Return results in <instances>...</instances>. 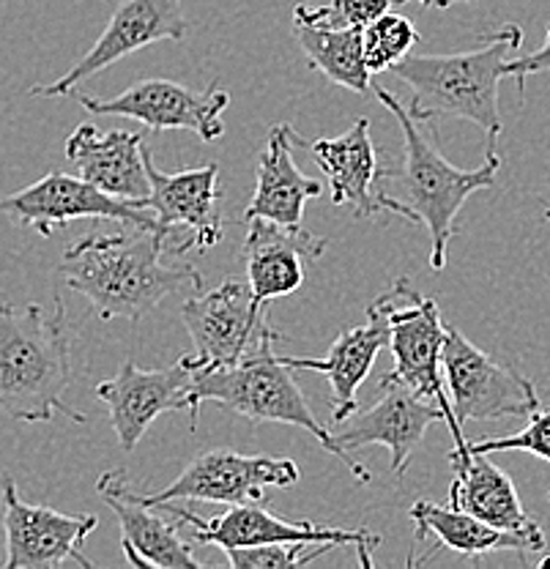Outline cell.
Here are the masks:
<instances>
[{
    "mask_svg": "<svg viewBox=\"0 0 550 569\" xmlns=\"http://www.w3.org/2000/svg\"><path fill=\"white\" fill-rule=\"evenodd\" d=\"M274 340L263 342L258 351L244 356L241 361L228 367H198L189 387L187 411L192 419V427H198V417L203 402H217L228 411L241 413L250 422H274L291 425L310 432L329 455L342 460V466L359 479L370 482V471L359 460L351 458V452L340 447L331 436L329 427L321 425L310 402L301 395L299 383L293 381V370L282 365L280 356L274 353Z\"/></svg>",
    "mask_w": 550,
    "mask_h": 569,
    "instance_id": "5",
    "label": "cell"
},
{
    "mask_svg": "<svg viewBox=\"0 0 550 569\" xmlns=\"http://www.w3.org/2000/svg\"><path fill=\"white\" fill-rule=\"evenodd\" d=\"M72 383V329L63 301L56 299L50 312L41 305H0V413L17 422H50L63 413L86 425V413L63 400Z\"/></svg>",
    "mask_w": 550,
    "mask_h": 569,
    "instance_id": "2",
    "label": "cell"
},
{
    "mask_svg": "<svg viewBox=\"0 0 550 569\" xmlns=\"http://www.w3.org/2000/svg\"><path fill=\"white\" fill-rule=\"evenodd\" d=\"M452 462V485L449 503L460 512H469L482 523L496 526L512 533L534 539L540 548H548L540 523L523 509L514 482L504 468L496 466L490 455L466 452L463 458H449Z\"/></svg>",
    "mask_w": 550,
    "mask_h": 569,
    "instance_id": "21",
    "label": "cell"
},
{
    "mask_svg": "<svg viewBox=\"0 0 550 569\" xmlns=\"http://www.w3.org/2000/svg\"><path fill=\"white\" fill-rule=\"evenodd\" d=\"M469 452L474 455L529 452L550 462V411L537 408V411L529 417V425H526L520 432H512V436L469 441Z\"/></svg>",
    "mask_w": 550,
    "mask_h": 569,
    "instance_id": "30",
    "label": "cell"
},
{
    "mask_svg": "<svg viewBox=\"0 0 550 569\" xmlns=\"http://www.w3.org/2000/svg\"><path fill=\"white\" fill-rule=\"evenodd\" d=\"M301 468L291 458L241 455L233 449H211L198 455L164 490L140 496L148 507L168 501H214V503H266V488H293Z\"/></svg>",
    "mask_w": 550,
    "mask_h": 569,
    "instance_id": "11",
    "label": "cell"
},
{
    "mask_svg": "<svg viewBox=\"0 0 550 569\" xmlns=\"http://www.w3.org/2000/svg\"><path fill=\"white\" fill-rule=\"evenodd\" d=\"M194 367L181 356L173 367L143 370L127 359L116 378L97 383V397L108 406L110 425L123 452H134L146 430L168 411H187Z\"/></svg>",
    "mask_w": 550,
    "mask_h": 569,
    "instance_id": "17",
    "label": "cell"
},
{
    "mask_svg": "<svg viewBox=\"0 0 550 569\" xmlns=\"http://www.w3.org/2000/svg\"><path fill=\"white\" fill-rule=\"evenodd\" d=\"M143 162L151 189L143 200H138V206L157 217L159 228L170 236V241H181V254L187 252V241L179 236V228L189 230L192 247L209 249L220 244L224 236L222 192L217 183L220 164L211 162L181 173H162L148 148H143Z\"/></svg>",
    "mask_w": 550,
    "mask_h": 569,
    "instance_id": "16",
    "label": "cell"
},
{
    "mask_svg": "<svg viewBox=\"0 0 550 569\" xmlns=\"http://www.w3.org/2000/svg\"><path fill=\"white\" fill-rule=\"evenodd\" d=\"M394 0H329V3L310 9L296 6L293 20L304 26L329 28V31H348V28H364L376 17L387 14Z\"/></svg>",
    "mask_w": 550,
    "mask_h": 569,
    "instance_id": "29",
    "label": "cell"
},
{
    "mask_svg": "<svg viewBox=\"0 0 550 569\" xmlns=\"http://www.w3.org/2000/svg\"><path fill=\"white\" fill-rule=\"evenodd\" d=\"M441 365L449 402L460 427L507 417L529 419L537 408H542L537 387L529 378L484 353L454 326H447Z\"/></svg>",
    "mask_w": 550,
    "mask_h": 569,
    "instance_id": "8",
    "label": "cell"
},
{
    "mask_svg": "<svg viewBox=\"0 0 550 569\" xmlns=\"http://www.w3.org/2000/svg\"><path fill=\"white\" fill-rule=\"evenodd\" d=\"M192 340V367H228L258 351L263 342L286 340L271 323L269 305L252 296L250 284L224 280L214 290L192 293L181 307Z\"/></svg>",
    "mask_w": 550,
    "mask_h": 569,
    "instance_id": "7",
    "label": "cell"
},
{
    "mask_svg": "<svg viewBox=\"0 0 550 569\" xmlns=\"http://www.w3.org/2000/svg\"><path fill=\"white\" fill-rule=\"evenodd\" d=\"M293 148H307V142L293 132L291 123H277L258 157L256 194L247 206L244 222L269 219L280 224H301L307 200L321 194V181L296 168Z\"/></svg>",
    "mask_w": 550,
    "mask_h": 569,
    "instance_id": "24",
    "label": "cell"
},
{
    "mask_svg": "<svg viewBox=\"0 0 550 569\" xmlns=\"http://www.w3.org/2000/svg\"><path fill=\"white\" fill-rule=\"evenodd\" d=\"M389 342V323L383 316L381 305L372 301L367 307V323L351 326V329L340 331L334 346L329 348L327 359H307V356H280L282 365L291 370H310L321 372L331 387V400H334V411H331V422H342L357 411V395L359 387L370 376L372 365H376L381 348Z\"/></svg>",
    "mask_w": 550,
    "mask_h": 569,
    "instance_id": "22",
    "label": "cell"
},
{
    "mask_svg": "<svg viewBox=\"0 0 550 569\" xmlns=\"http://www.w3.org/2000/svg\"><path fill=\"white\" fill-rule=\"evenodd\" d=\"M376 88L378 102L387 107L398 121L406 142V159L400 170L381 173V181L398 183L400 194L392 198L400 206V219L419 224L430 233V266L441 271L447 266V249L454 236V219L466 200L474 192L490 189L499 176L501 159L496 151H488L484 162L474 170H460L447 162L436 134H428L419 121H413L408 107L387 88ZM389 194V192H387Z\"/></svg>",
    "mask_w": 550,
    "mask_h": 569,
    "instance_id": "3",
    "label": "cell"
},
{
    "mask_svg": "<svg viewBox=\"0 0 550 569\" xmlns=\"http://www.w3.org/2000/svg\"><path fill=\"white\" fill-rule=\"evenodd\" d=\"M413 520V545H422L433 539L441 550H452V553L466 556V559L479 561L488 553H499V550H512V553H546V548L534 542V539L523 537V533H512L496 526L482 523L469 512H460L454 507H441L436 501H417L411 507Z\"/></svg>",
    "mask_w": 550,
    "mask_h": 569,
    "instance_id": "25",
    "label": "cell"
},
{
    "mask_svg": "<svg viewBox=\"0 0 550 569\" xmlns=\"http://www.w3.org/2000/svg\"><path fill=\"white\" fill-rule=\"evenodd\" d=\"M293 36L307 56L310 69L327 74L334 86L348 88L353 93H364L370 88V71H367L362 56V28L329 31V28L304 26V22L293 20Z\"/></svg>",
    "mask_w": 550,
    "mask_h": 569,
    "instance_id": "26",
    "label": "cell"
},
{
    "mask_svg": "<svg viewBox=\"0 0 550 569\" xmlns=\"http://www.w3.org/2000/svg\"><path fill=\"white\" fill-rule=\"evenodd\" d=\"M383 316L389 323V342L394 356L392 376L417 391L424 400L436 402L443 413V425L452 432V452L449 458H463L469 452V441L463 427L458 425L449 402L447 383H443L441 351L447 340V323L436 299L419 293L408 277H400L389 290L378 296Z\"/></svg>",
    "mask_w": 550,
    "mask_h": 569,
    "instance_id": "6",
    "label": "cell"
},
{
    "mask_svg": "<svg viewBox=\"0 0 550 569\" xmlns=\"http://www.w3.org/2000/svg\"><path fill=\"white\" fill-rule=\"evenodd\" d=\"M67 159L80 170V178L118 200H132L138 206L151 189L140 132H99L91 123H80L67 140Z\"/></svg>",
    "mask_w": 550,
    "mask_h": 569,
    "instance_id": "23",
    "label": "cell"
},
{
    "mask_svg": "<svg viewBox=\"0 0 550 569\" xmlns=\"http://www.w3.org/2000/svg\"><path fill=\"white\" fill-rule=\"evenodd\" d=\"M80 104L93 116H121L143 123L151 132H192L203 142H214L224 134L222 116L230 104V93L220 82L206 91H192L173 80H140L112 99L80 97Z\"/></svg>",
    "mask_w": 550,
    "mask_h": 569,
    "instance_id": "12",
    "label": "cell"
},
{
    "mask_svg": "<svg viewBox=\"0 0 550 569\" xmlns=\"http://www.w3.org/2000/svg\"><path fill=\"white\" fill-rule=\"evenodd\" d=\"M540 71H550V28L546 36V44H542L540 50L529 52V56L523 58H510V61L504 63V77H514V80H518L520 97L526 93V77L540 74Z\"/></svg>",
    "mask_w": 550,
    "mask_h": 569,
    "instance_id": "31",
    "label": "cell"
},
{
    "mask_svg": "<svg viewBox=\"0 0 550 569\" xmlns=\"http://www.w3.org/2000/svg\"><path fill=\"white\" fill-rule=\"evenodd\" d=\"M546 219H548V222H550V209H548V211H546Z\"/></svg>",
    "mask_w": 550,
    "mask_h": 569,
    "instance_id": "33",
    "label": "cell"
},
{
    "mask_svg": "<svg viewBox=\"0 0 550 569\" xmlns=\"http://www.w3.org/2000/svg\"><path fill=\"white\" fill-rule=\"evenodd\" d=\"M394 3H408V0H394ZM417 3L428 6V9H449L454 3H477V0H417Z\"/></svg>",
    "mask_w": 550,
    "mask_h": 569,
    "instance_id": "32",
    "label": "cell"
},
{
    "mask_svg": "<svg viewBox=\"0 0 550 569\" xmlns=\"http://www.w3.org/2000/svg\"><path fill=\"white\" fill-rule=\"evenodd\" d=\"M181 3L183 0H121L116 14L110 17L108 28L93 41L91 50L61 80L50 82V86H33L31 97H74L82 82L102 74L104 69H110L121 58L146 50L157 41H183L189 22L183 17Z\"/></svg>",
    "mask_w": 550,
    "mask_h": 569,
    "instance_id": "13",
    "label": "cell"
},
{
    "mask_svg": "<svg viewBox=\"0 0 550 569\" xmlns=\"http://www.w3.org/2000/svg\"><path fill=\"white\" fill-rule=\"evenodd\" d=\"M413 44H419L417 28L408 17L394 14L392 9L362 28V56L370 74L392 69L411 52Z\"/></svg>",
    "mask_w": 550,
    "mask_h": 569,
    "instance_id": "27",
    "label": "cell"
},
{
    "mask_svg": "<svg viewBox=\"0 0 550 569\" xmlns=\"http://www.w3.org/2000/svg\"><path fill=\"white\" fill-rule=\"evenodd\" d=\"M436 422H443L441 408L387 372L378 383V400L370 408H357L342 422H334L337 430H331V436L346 452L372 443L387 447L392 473L400 477L422 443L424 432Z\"/></svg>",
    "mask_w": 550,
    "mask_h": 569,
    "instance_id": "15",
    "label": "cell"
},
{
    "mask_svg": "<svg viewBox=\"0 0 550 569\" xmlns=\"http://www.w3.org/2000/svg\"><path fill=\"white\" fill-rule=\"evenodd\" d=\"M247 239L241 260L247 284L263 305L291 296L304 284L307 263L327 252L329 239L310 233L301 224H280L269 219H247Z\"/></svg>",
    "mask_w": 550,
    "mask_h": 569,
    "instance_id": "18",
    "label": "cell"
},
{
    "mask_svg": "<svg viewBox=\"0 0 550 569\" xmlns=\"http://www.w3.org/2000/svg\"><path fill=\"white\" fill-rule=\"evenodd\" d=\"M170 241L159 230L127 228L123 233H88L67 247L58 277L86 296L102 320H140L168 296L198 293L203 277L187 263H162Z\"/></svg>",
    "mask_w": 550,
    "mask_h": 569,
    "instance_id": "1",
    "label": "cell"
},
{
    "mask_svg": "<svg viewBox=\"0 0 550 569\" xmlns=\"http://www.w3.org/2000/svg\"><path fill=\"white\" fill-rule=\"evenodd\" d=\"M523 44L518 26H504L488 33L482 47L452 56H406L394 63L392 74L411 88L408 104L413 121L436 118H463L488 134V151H496L501 134L499 82L504 80V63Z\"/></svg>",
    "mask_w": 550,
    "mask_h": 569,
    "instance_id": "4",
    "label": "cell"
},
{
    "mask_svg": "<svg viewBox=\"0 0 550 569\" xmlns=\"http://www.w3.org/2000/svg\"><path fill=\"white\" fill-rule=\"evenodd\" d=\"M157 512H173L183 523L192 526L194 542L228 548H252V545H337L353 548L364 567H372V553L381 545V537L367 529H337V526H318L312 520H286L271 515L263 503H239L217 518H200L179 507L176 501L157 503Z\"/></svg>",
    "mask_w": 550,
    "mask_h": 569,
    "instance_id": "9",
    "label": "cell"
},
{
    "mask_svg": "<svg viewBox=\"0 0 550 569\" xmlns=\"http://www.w3.org/2000/svg\"><path fill=\"white\" fill-rule=\"evenodd\" d=\"M307 151L329 178L331 203L351 206L357 219H370L378 211L400 217V206L381 189L378 151L372 146L367 118H359L340 138L307 142Z\"/></svg>",
    "mask_w": 550,
    "mask_h": 569,
    "instance_id": "19",
    "label": "cell"
},
{
    "mask_svg": "<svg viewBox=\"0 0 550 569\" xmlns=\"http://www.w3.org/2000/svg\"><path fill=\"white\" fill-rule=\"evenodd\" d=\"M99 496L116 512L121 526L123 553L134 567L157 569H203V561L194 559L187 539H181L179 526L159 518L157 509L140 501L132 490L129 473L123 468H112L102 473L97 485Z\"/></svg>",
    "mask_w": 550,
    "mask_h": 569,
    "instance_id": "20",
    "label": "cell"
},
{
    "mask_svg": "<svg viewBox=\"0 0 550 569\" xmlns=\"http://www.w3.org/2000/svg\"><path fill=\"white\" fill-rule=\"evenodd\" d=\"M97 526L93 515H63L22 501L14 479L3 477L6 569H56L67 561L91 569L93 561L82 548Z\"/></svg>",
    "mask_w": 550,
    "mask_h": 569,
    "instance_id": "14",
    "label": "cell"
},
{
    "mask_svg": "<svg viewBox=\"0 0 550 569\" xmlns=\"http://www.w3.org/2000/svg\"><path fill=\"white\" fill-rule=\"evenodd\" d=\"M548 501H550V493H548Z\"/></svg>",
    "mask_w": 550,
    "mask_h": 569,
    "instance_id": "34",
    "label": "cell"
},
{
    "mask_svg": "<svg viewBox=\"0 0 550 569\" xmlns=\"http://www.w3.org/2000/svg\"><path fill=\"white\" fill-rule=\"evenodd\" d=\"M0 213L20 228L37 230L44 239L74 219H108V222H121L123 228L159 230L170 241L151 211L140 209L132 200L112 198L86 178L69 173H47L31 187L6 194L0 198Z\"/></svg>",
    "mask_w": 550,
    "mask_h": 569,
    "instance_id": "10",
    "label": "cell"
},
{
    "mask_svg": "<svg viewBox=\"0 0 550 569\" xmlns=\"http://www.w3.org/2000/svg\"><path fill=\"white\" fill-rule=\"evenodd\" d=\"M337 550V545H252V548H228L222 550L224 559L233 569H293L321 559L323 553Z\"/></svg>",
    "mask_w": 550,
    "mask_h": 569,
    "instance_id": "28",
    "label": "cell"
}]
</instances>
